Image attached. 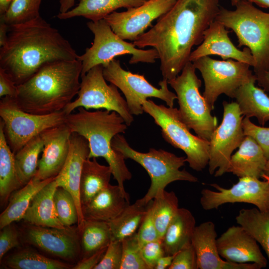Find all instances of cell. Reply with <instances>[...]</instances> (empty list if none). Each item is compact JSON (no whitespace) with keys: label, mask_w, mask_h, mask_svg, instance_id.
I'll use <instances>...</instances> for the list:
<instances>
[{"label":"cell","mask_w":269,"mask_h":269,"mask_svg":"<svg viewBox=\"0 0 269 269\" xmlns=\"http://www.w3.org/2000/svg\"><path fill=\"white\" fill-rule=\"evenodd\" d=\"M220 8L219 0H177L133 43L156 50L163 79H174L190 61L192 48L202 42L204 32L215 20Z\"/></svg>","instance_id":"1"},{"label":"cell","mask_w":269,"mask_h":269,"mask_svg":"<svg viewBox=\"0 0 269 269\" xmlns=\"http://www.w3.org/2000/svg\"><path fill=\"white\" fill-rule=\"evenodd\" d=\"M78 56L69 42L40 16L8 26L6 41L0 49V68L18 86L47 63L74 60Z\"/></svg>","instance_id":"2"},{"label":"cell","mask_w":269,"mask_h":269,"mask_svg":"<svg viewBox=\"0 0 269 269\" xmlns=\"http://www.w3.org/2000/svg\"><path fill=\"white\" fill-rule=\"evenodd\" d=\"M81 72L82 63L78 59L47 63L17 86L16 103L24 111L36 115L62 111L78 94Z\"/></svg>","instance_id":"3"},{"label":"cell","mask_w":269,"mask_h":269,"mask_svg":"<svg viewBox=\"0 0 269 269\" xmlns=\"http://www.w3.org/2000/svg\"><path fill=\"white\" fill-rule=\"evenodd\" d=\"M77 112L67 115L65 124L72 133H76L88 141V158L102 157L111 169L118 185L124 192V183L132 178L124 156L112 147L115 136L124 133L128 126L116 112L108 110L90 111L78 108Z\"/></svg>","instance_id":"4"},{"label":"cell","mask_w":269,"mask_h":269,"mask_svg":"<svg viewBox=\"0 0 269 269\" xmlns=\"http://www.w3.org/2000/svg\"><path fill=\"white\" fill-rule=\"evenodd\" d=\"M234 10L220 7L215 19L236 34L238 46L251 51L255 74L269 70V13L240 0Z\"/></svg>","instance_id":"5"},{"label":"cell","mask_w":269,"mask_h":269,"mask_svg":"<svg viewBox=\"0 0 269 269\" xmlns=\"http://www.w3.org/2000/svg\"><path fill=\"white\" fill-rule=\"evenodd\" d=\"M111 145L125 159L135 161L148 173L151 179L149 188L142 198L136 200L142 205H147L158 191L165 190L169 184L174 181H198L196 177L185 169L180 170L186 162L184 156H178L164 150L153 148H150L146 153L137 151L130 146L125 137L121 134L114 136Z\"/></svg>","instance_id":"6"},{"label":"cell","mask_w":269,"mask_h":269,"mask_svg":"<svg viewBox=\"0 0 269 269\" xmlns=\"http://www.w3.org/2000/svg\"><path fill=\"white\" fill-rule=\"evenodd\" d=\"M142 108L161 128L164 139L185 152L190 168L201 171L208 165L209 141L190 133L181 120L178 109L157 105L151 100L144 101Z\"/></svg>","instance_id":"7"},{"label":"cell","mask_w":269,"mask_h":269,"mask_svg":"<svg viewBox=\"0 0 269 269\" xmlns=\"http://www.w3.org/2000/svg\"><path fill=\"white\" fill-rule=\"evenodd\" d=\"M193 63L188 62L181 74L168 81L176 93L179 112L183 122L199 137L209 141L217 127V120L199 89L202 81L198 78Z\"/></svg>","instance_id":"8"},{"label":"cell","mask_w":269,"mask_h":269,"mask_svg":"<svg viewBox=\"0 0 269 269\" xmlns=\"http://www.w3.org/2000/svg\"><path fill=\"white\" fill-rule=\"evenodd\" d=\"M94 34L92 46L87 48L85 53L78 55L77 59L82 63L81 76L85 75L95 66L108 65L118 56L132 55L130 64L139 62L153 63L158 59L154 48L142 50L135 47L134 43L127 42L112 30L104 19L91 21L87 23Z\"/></svg>","instance_id":"9"},{"label":"cell","mask_w":269,"mask_h":269,"mask_svg":"<svg viewBox=\"0 0 269 269\" xmlns=\"http://www.w3.org/2000/svg\"><path fill=\"white\" fill-rule=\"evenodd\" d=\"M62 111L48 115H36L20 109L14 98L5 96L0 101V117L6 142L15 154L26 143L42 132L65 123Z\"/></svg>","instance_id":"10"},{"label":"cell","mask_w":269,"mask_h":269,"mask_svg":"<svg viewBox=\"0 0 269 269\" xmlns=\"http://www.w3.org/2000/svg\"><path fill=\"white\" fill-rule=\"evenodd\" d=\"M192 62L201 73L203 96L212 111L221 95L234 98L237 90L254 75L250 65L233 59L218 60L207 56Z\"/></svg>","instance_id":"11"},{"label":"cell","mask_w":269,"mask_h":269,"mask_svg":"<svg viewBox=\"0 0 269 269\" xmlns=\"http://www.w3.org/2000/svg\"><path fill=\"white\" fill-rule=\"evenodd\" d=\"M104 67L98 65L81 76V82L77 98L72 101L63 111L67 115L80 107L89 110L104 109L115 111L124 120L128 126L134 121L127 101L121 96L118 88L111 83L108 85L103 74Z\"/></svg>","instance_id":"12"},{"label":"cell","mask_w":269,"mask_h":269,"mask_svg":"<svg viewBox=\"0 0 269 269\" xmlns=\"http://www.w3.org/2000/svg\"><path fill=\"white\" fill-rule=\"evenodd\" d=\"M106 81L115 85L124 94L130 113L138 116L143 112L142 104L148 98L154 97L173 107L176 94L168 88V81L162 79L158 89L149 83L143 75L133 73L122 68L120 61L113 59L103 68Z\"/></svg>","instance_id":"13"},{"label":"cell","mask_w":269,"mask_h":269,"mask_svg":"<svg viewBox=\"0 0 269 269\" xmlns=\"http://www.w3.org/2000/svg\"><path fill=\"white\" fill-rule=\"evenodd\" d=\"M221 124L215 129L209 140L208 170L215 177L227 170L233 152L239 147L245 135L242 115L236 102L224 101Z\"/></svg>","instance_id":"14"},{"label":"cell","mask_w":269,"mask_h":269,"mask_svg":"<svg viewBox=\"0 0 269 269\" xmlns=\"http://www.w3.org/2000/svg\"><path fill=\"white\" fill-rule=\"evenodd\" d=\"M210 186L217 191L203 189L200 199L205 210L217 209L226 203H245L255 205L263 212H269V181L251 177H240L230 188H225L216 183Z\"/></svg>","instance_id":"15"},{"label":"cell","mask_w":269,"mask_h":269,"mask_svg":"<svg viewBox=\"0 0 269 269\" xmlns=\"http://www.w3.org/2000/svg\"><path fill=\"white\" fill-rule=\"evenodd\" d=\"M177 0H147L142 5L122 12L114 11L104 19L112 30L124 40L134 41L166 13Z\"/></svg>","instance_id":"16"},{"label":"cell","mask_w":269,"mask_h":269,"mask_svg":"<svg viewBox=\"0 0 269 269\" xmlns=\"http://www.w3.org/2000/svg\"><path fill=\"white\" fill-rule=\"evenodd\" d=\"M25 229L26 241L45 253L73 261L81 256L78 228L43 227L27 224Z\"/></svg>","instance_id":"17"},{"label":"cell","mask_w":269,"mask_h":269,"mask_svg":"<svg viewBox=\"0 0 269 269\" xmlns=\"http://www.w3.org/2000/svg\"><path fill=\"white\" fill-rule=\"evenodd\" d=\"M72 134L65 123L40 134L43 148L34 177L44 180L55 177L60 172L68 155Z\"/></svg>","instance_id":"18"},{"label":"cell","mask_w":269,"mask_h":269,"mask_svg":"<svg viewBox=\"0 0 269 269\" xmlns=\"http://www.w3.org/2000/svg\"><path fill=\"white\" fill-rule=\"evenodd\" d=\"M217 246L220 257L224 260L236 263H256L262 268L268 261L257 242L242 226L229 227L218 238Z\"/></svg>","instance_id":"19"},{"label":"cell","mask_w":269,"mask_h":269,"mask_svg":"<svg viewBox=\"0 0 269 269\" xmlns=\"http://www.w3.org/2000/svg\"><path fill=\"white\" fill-rule=\"evenodd\" d=\"M89 153L88 140L76 133H72L67 158L61 171L55 177L57 186L68 191L74 199L78 214V229L81 228L85 220L80 200V183L83 164Z\"/></svg>","instance_id":"20"},{"label":"cell","mask_w":269,"mask_h":269,"mask_svg":"<svg viewBox=\"0 0 269 269\" xmlns=\"http://www.w3.org/2000/svg\"><path fill=\"white\" fill-rule=\"evenodd\" d=\"M220 22L215 20L205 30L203 40L191 53L189 61L209 55H218L223 60L233 59L247 63L252 67L255 60L250 50L245 47L240 50L232 43L228 34L230 32Z\"/></svg>","instance_id":"21"},{"label":"cell","mask_w":269,"mask_h":269,"mask_svg":"<svg viewBox=\"0 0 269 269\" xmlns=\"http://www.w3.org/2000/svg\"><path fill=\"white\" fill-rule=\"evenodd\" d=\"M217 232L214 223L207 221L196 226L191 244L197 257L198 269H260L256 263L228 262L220 257L217 246Z\"/></svg>","instance_id":"22"},{"label":"cell","mask_w":269,"mask_h":269,"mask_svg":"<svg viewBox=\"0 0 269 269\" xmlns=\"http://www.w3.org/2000/svg\"><path fill=\"white\" fill-rule=\"evenodd\" d=\"M130 204V196L117 185L110 184L82 206L84 220L109 222Z\"/></svg>","instance_id":"23"},{"label":"cell","mask_w":269,"mask_h":269,"mask_svg":"<svg viewBox=\"0 0 269 269\" xmlns=\"http://www.w3.org/2000/svg\"><path fill=\"white\" fill-rule=\"evenodd\" d=\"M238 148L231 156L227 172L239 178H262L268 160L260 146L252 137L245 135Z\"/></svg>","instance_id":"24"},{"label":"cell","mask_w":269,"mask_h":269,"mask_svg":"<svg viewBox=\"0 0 269 269\" xmlns=\"http://www.w3.org/2000/svg\"><path fill=\"white\" fill-rule=\"evenodd\" d=\"M57 187L55 178L42 188L33 198L22 219L30 225L65 228L59 220L55 207L54 194Z\"/></svg>","instance_id":"25"},{"label":"cell","mask_w":269,"mask_h":269,"mask_svg":"<svg viewBox=\"0 0 269 269\" xmlns=\"http://www.w3.org/2000/svg\"><path fill=\"white\" fill-rule=\"evenodd\" d=\"M255 74L236 91L235 99L242 115L256 117L262 126L269 121V97L265 91L256 86Z\"/></svg>","instance_id":"26"},{"label":"cell","mask_w":269,"mask_h":269,"mask_svg":"<svg viewBox=\"0 0 269 269\" xmlns=\"http://www.w3.org/2000/svg\"><path fill=\"white\" fill-rule=\"evenodd\" d=\"M196 220L187 209L179 208L169 224L162 239L165 255H174L191 245Z\"/></svg>","instance_id":"27"},{"label":"cell","mask_w":269,"mask_h":269,"mask_svg":"<svg viewBox=\"0 0 269 269\" xmlns=\"http://www.w3.org/2000/svg\"><path fill=\"white\" fill-rule=\"evenodd\" d=\"M147 0H79L73 8L59 13L57 18L67 19L82 16L92 21L103 19L120 8L129 9L139 6Z\"/></svg>","instance_id":"28"},{"label":"cell","mask_w":269,"mask_h":269,"mask_svg":"<svg viewBox=\"0 0 269 269\" xmlns=\"http://www.w3.org/2000/svg\"><path fill=\"white\" fill-rule=\"evenodd\" d=\"M55 178L41 180L33 177L26 185L12 193L9 198L7 207L0 214V229L22 219L35 195Z\"/></svg>","instance_id":"29"},{"label":"cell","mask_w":269,"mask_h":269,"mask_svg":"<svg viewBox=\"0 0 269 269\" xmlns=\"http://www.w3.org/2000/svg\"><path fill=\"white\" fill-rule=\"evenodd\" d=\"M112 175L110 166L100 164L96 157L87 158L84 163L80 183L82 206L87 204L110 184Z\"/></svg>","instance_id":"30"},{"label":"cell","mask_w":269,"mask_h":269,"mask_svg":"<svg viewBox=\"0 0 269 269\" xmlns=\"http://www.w3.org/2000/svg\"><path fill=\"white\" fill-rule=\"evenodd\" d=\"M78 230L81 259L106 248L112 241L108 222L85 220Z\"/></svg>","instance_id":"31"},{"label":"cell","mask_w":269,"mask_h":269,"mask_svg":"<svg viewBox=\"0 0 269 269\" xmlns=\"http://www.w3.org/2000/svg\"><path fill=\"white\" fill-rule=\"evenodd\" d=\"M148 204L142 205L137 201L129 204L116 218L108 222L112 240L122 241L137 232L147 214Z\"/></svg>","instance_id":"32"},{"label":"cell","mask_w":269,"mask_h":269,"mask_svg":"<svg viewBox=\"0 0 269 269\" xmlns=\"http://www.w3.org/2000/svg\"><path fill=\"white\" fill-rule=\"evenodd\" d=\"M19 188L15 165L14 154L8 145L0 121V199L6 203L13 192Z\"/></svg>","instance_id":"33"},{"label":"cell","mask_w":269,"mask_h":269,"mask_svg":"<svg viewBox=\"0 0 269 269\" xmlns=\"http://www.w3.org/2000/svg\"><path fill=\"white\" fill-rule=\"evenodd\" d=\"M43 148L40 134L34 137L14 154L15 165L19 188L26 185L35 175L38 157Z\"/></svg>","instance_id":"34"},{"label":"cell","mask_w":269,"mask_h":269,"mask_svg":"<svg viewBox=\"0 0 269 269\" xmlns=\"http://www.w3.org/2000/svg\"><path fill=\"white\" fill-rule=\"evenodd\" d=\"M236 220L261 245L269 258V212L257 208L242 209Z\"/></svg>","instance_id":"35"},{"label":"cell","mask_w":269,"mask_h":269,"mask_svg":"<svg viewBox=\"0 0 269 269\" xmlns=\"http://www.w3.org/2000/svg\"><path fill=\"white\" fill-rule=\"evenodd\" d=\"M178 209V199L173 191L160 190L152 200V216L160 238H163Z\"/></svg>","instance_id":"36"},{"label":"cell","mask_w":269,"mask_h":269,"mask_svg":"<svg viewBox=\"0 0 269 269\" xmlns=\"http://www.w3.org/2000/svg\"><path fill=\"white\" fill-rule=\"evenodd\" d=\"M5 264L12 269H68L73 266L46 257L30 249H23L9 256Z\"/></svg>","instance_id":"37"},{"label":"cell","mask_w":269,"mask_h":269,"mask_svg":"<svg viewBox=\"0 0 269 269\" xmlns=\"http://www.w3.org/2000/svg\"><path fill=\"white\" fill-rule=\"evenodd\" d=\"M42 0H11L7 11L0 15V20L8 26L25 23L40 16Z\"/></svg>","instance_id":"38"},{"label":"cell","mask_w":269,"mask_h":269,"mask_svg":"<svg viewBox=\"0 0 269 269\" xmlns=\"http://www.w3.org/2000/svg\"><path fill=\"white\" fill-rule=\"evenodd\" d=\"M54 201L57 217L64 227H70L78 222L76 205L71 194L61 187H57Z\"/></svg>","instance_id":"39"},{"label":"cell","mask_w":269,"mask_h":269,"mask_svg":"<svg viewBox=\"0 0 269 269\" xmlns=\"http://www.w3.org/2000/svg\"><path fill=\"white\" fill-rule=\"evenodd\" d=\"M123 257L120 269H150L144 261L136 232L122 241Z\"/></svg>","instance_id":"40"},{"label":"cell","mask_w":269,"mask_h":269,"mask_svg":"<svg viewBox=\"0 0 269 269\" xmlns=\"http://www.w3.org/2000/svg\"><path fill=\"white\" fill-rule=\"evenodd\" d=\"M242 127L245 135L252 137L258 143L269 160V128L257 126L247 117L243 119Z\"/></svg>","instance_id":"41"},{"label":"cell","mask_w":269,"mask_h":269,"mask_svg":"<svg viewBox=\"0 0 269 269\" xmlns=\"http://www.w3.org/2000/svg\"><path fill=\"white\" fill-rule=\"evenodd\" d=\"M123 257L122 241L112 240L94 269H120Z\"/></svg>","instance_id":"42"},{"label":"cell","mask_w":269,"mask_h":269,"mask_svg":"<svg viewBox=\"0 0 269 269\" xmlns=\"http://www.w3.org/2000/svg\"><path fill=\"white\" fill-rule=\"evenodd\" d=\"M151 202L152 200L149 202L147 214L136 232L141 247L148 242L160 238L152 216Z\"/></svg>","instance_id":"43"},{"label":"cell","mask_w":269,"mask_h":269,"mask_svg":"<svg viewBox=\"0 0 269 269\" xmlns=\"http://www.w3.org/2000/svg\"><path fill=\"white\" fill-rule=\"evenodd\" d=\"M168 269H198L197 255L192 244L175 255Z\"/></svg>","instance_id":"44"},{"label":"cell","mask_w":269,"mask_h":269,"mask_svg":"<svg viewBox=\"0 0 269 269\" xmlns=\"http://www.w3.org/2000/svg\"><path fill=\"white\" fill-rule=\"evenodd\" d=\"M20 245L18 232L12 223L1 229L0 232V260L11 249Z\"/></svg>","instance_id":"45"},{"label":"cell","mask_w":269,"mask_h":269,"mask_svg":"<svg viewBox=\"0 0 269 269\" xmlns=\"http://www.w3.org/2000/svg\"><path fill=\"white\" fill-rule=\"evenodd\" d=\"M141 252L145 263L150 269H154L158 260L165 255L162 238L145 244L141 247Z\"/></svg>","instance_id":"46"},{"label":"cell","mask_w":269,"mask_h":269,"mask_svg":"<svg viewBox=\"0 0 269 269\" xmlns=\"http://www.w3.org/2000/svg\"><path fill=\"white\" fill-rule=\"evenodd\" d=\"M17 92V85L8 74L0 68V97L9 96L15 98Z\"/></svg>","instance_id":"47"},{"label":"cell","mask_w":269,"mask_h":269,"mask_svg":"<svg viewBox=\"0 0 269 269\" xmlns=\"http://www.w3.org/2000/svg\"><path fill=\"white\" fill-rule=\"evenodd\" d=\"M107 248L103 249L88 258L81 259L72 269H94L103 257Z\"/></svg>","instance_id":"48"},{"label":"cell","mask_w":269,"mask_h":269,"mask_svg":"<svg viewBox=\"0 0 269 269\" xmlns=\"http://www.w3.org/2000/svg\"><path fill=\"white\" fill-rule=\"evenodd\" d=\"M259 86L265 91L269 92V70L255 74Z\"/></svg>","instance_id":"49"},{"label":"cell","mask_w":269,"mask_h":269,"mask_svg":"<svg viewBox=\"0 0 269 269\" xmlns=\"http://www.w3.org/2000/svg\"><path fill=\"white\" fill-rule=\"evenodd\" d=\"M174 255H164L157 262L154 269H166L171 265L174 259Z\"/></svg>","instance_id":"50"},{"label":"cell","mask_w":269,"mask_h":269,"mask_svg":"<svg viewBox=\"0 0 269 269\" xmlns=\"http://www.w3.org/2000/svg\"><path fill=\"white\" fill-rule=\"evenodd\" d=\"M75 0H60V13H64L74 6Z\"/></svg>","instance_id":"51"},{"label":"cell","mask_w":269,"mask_h":269,"mask_svg":"<svg viewBox=\"0 0 269 269\" xmlns=\"http://www.w3.org/2000/svg\"><path fill=\"white\" fill-rule=\"evenodd\" d=\"M8 26L2 21L0 22V47L5 43L7 35Z\"/></svg>","instance_id":"52"},{"label":"cell","mask_w":269,"mask_h":269,"mask_svg":"<svg viewBox=\"0 0 269 269\" xmlns=\"http://www.w3.org/2000/svg\"><path fill=\"white\" fill-rule=\"evenodd\" d=\"M11 0H0V14L3 15L8 9Z\"/></svg>","instance_id":"53"},{"label":"cell","mask_w":269,"mask_h":269,"mask_svg":"<svg viewBox=\"0 0 269 269\" xmlns=\"http://www.w3.org/2000/svg\"><path fill=\"white\" fill-rule=\"evenodd\" d=\"M264 8H269V0H246Z\"/></svg>","instance_id":"54"},{"label":"cell","mask_w":269,"mask_h":269,"mask_svg":"<svg viewBox=\"0 0 269 269\" xmlns=\"http://www.w3.org/2000/svg\"><path fill=\"white\" fill-rule=\"evenodd\" d=\"M265 174L269 175V160H268L266 164Z\"/></svg>","instance_id":"55"},{"label":"cell","mask_w":269,"mask_h":269,"mask_svg":"<svg viewBox=\"0 0 269 269\" xmlns=\"http://www.w3.org/2000/svg\"><path fill=\"white\" fill-rule=\"evenodd\" d=\"M231 0L232 4L234 6H236L240 1V0Z\"/></svg>","instance_id":"56"},{"label":"cell","mask_w":269,"mask_h":269,"mask_svg":"<svg viewBox=\"0 0 269 269\" xmlns=\"http://www.w3.org/2000/svg\"><path fill=\"white\" fill-rule=\"evenodd\" d=\"M262 178H264L265 180H266L269 181V175L265 173L263 174Z\"/></svg>","instance_id":"57"}]
</instances>
